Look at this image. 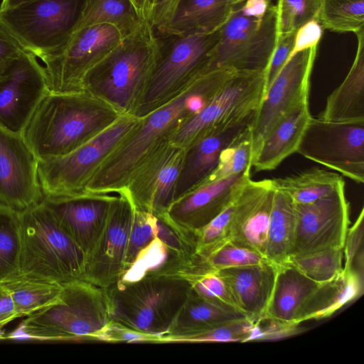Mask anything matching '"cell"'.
Listing matches in <instances>:
<instances>
[{
    "label": "cell",
    "instance_id": "obj_35",
    "mask_svg": "<svg viewBox=\"0 0 364 364\" xmlns=\"http://www.w3.org/2000/svg\"><path fill=\"white\" fill-rule=\"evenodd\" d=\"M316 18L323 29L355 34L363 30L364 0H320Z\"/></svg>",
    "mask_w": 364,
    "mask_h": 364
},
{
    "label": "cell",
    "instance_id": "obj_39",
    "mask_svg": "<svg viewBox=\"0 0 364 364\" xmlns=\"http://www.w3.org/2000/svg\"><path fill=\"white\" fill-rule=\"evenodd\" d=\"M253 324L250 318L240 317L201 332L166 339L163 343H246Z\"/></svg>",
    "mask_w": 364,
    "mask_h": 364
},
{
    "label": "cell",
    "instance_id": "obj_2",
    "mask_svg": "<svg viewBox=\"0 0 364 364\" xmlns=\"http://www.w3.org/2000/svg\"><path fill=\"white\" fill-rule=\"evenodd\" d=\"M122 115L87 91L49 92L34 111L21 134L38 161L77 149Z\"/></svg>",
    "mask_w": 364,
    "mask_h": 364
},
{
    "label": "cell",
    "instance_id": "obj_50",
    "mask_svg": "<svg viewBox=\"0 0 364 364\" xmlns=\"http://www.w3.org/2000/svg\"><path fill=\"white\" fill-rule=\"evenodd\" d=\"M100 341L124 343H155V340L153 338L146 334L121 327L111 322L101 335L100 338Z\"/></svg>",
    "mask_w": 364,
    "mask_h": 364
},
{
    "label": "cell",
    "instance_id": "obj_42",
    "mask_svg": "<svg viewBox=\"0 0 364 364\" xmlns=\"http://www.w3.org/2000/svg\"><path fill=\"white\" fill-rule=\"evenodd\" d=\"M232 200L197 235V253L204 259L215 250L230 241Z\"/></svg>",
    "mask_w": 364,
    "mask_h": 364
},
{
    "label": "cell",
    "instance_id": "obj_49",
    "mask_svg": "<svg viewBox=\"0 0 364 364\" xmlns=\"http://www.w3.org/2000/svg\"><path fill=\"white\" fill-rule=\"evenodd\" d=\"M323 30L317 18H313L301 26L295 33L293 48L287 61L299 52L318 46Z\"/></svg>",
    "mask_w": 364,
    "mask_h": 364
},
{
    "label": "cell",
    "instance_id": "obj_43",
    "mask_svg": "<svg viewBox=\"0 0 364 364\" xmlns=\"http://www.w3.org/2000/svg\"><path fill=\"white\" fill-rule=\"evenodd\" d=\"M155 220L156 215L134 205L124 271L132 264L139 253L156 238Z\"/></svg>",
    "mask_w": 364,
    "mask_h": 364
},
{
    "label": "cell",
    "instance_id": "obj_31",
    "mask_svg": "<svg viewBox=\"0 0 364 364\" xmlns=\"http://www.w3.org/2000/svg\"><path fill=\"white\" fill-rule=\"evenodd\" d=\"M243 316V314L237 311L202 298L191 288L168 333L161 338L159 343H163L168 338L201 332Z\"/></svg>",
    "mask_w": 364,
    "mask_h": 364
},
{
    "label": "cell",
    "instance_id": "obj_34",
    "mask_svg": "<svg viewBox=\"0 0 364 364\" xmlns=\"http://www.w3.org/2000/svg\"><path fill=\"white\" fill-rule=\"evenodd\" d=\"M272 180L274 188L287 193L296 204L313 203L330 194L344 182L340 175L317 168Z\"/></svg>",
    "mask_w": 364,
    "mask_h": 364
},
{
    "label": "cell",
    "instance_id": "obj_55",
    "mask_svg": "<svg viewBox=\"0 0 364 364\" xmlns=\"http://www.w3.org/2000/svg\"><path fill=\"white\" fill-rule=\"evenodd\" d=\"M178 1H179V0H175V6H176V8L177 6V4H178Z\"/></svg>",
    "mask_w": 364,
    "mask_h": 364
},
{
    "label": "cell",
    "instance_id": "obj_53",
    "mask_svg": "<svg viewBox=\"0 0 364 364\" xmlns=\"http://www.w3.org/2000/svg\"><path fill=\"white\" fill-rule=\"evenodd\" d=\"M142 22L153 26V19L158 0H129ZM154 27V26H153Z\"/></svg>",
    "mask_w": 364,
    "mask_h": 364
},
{
    "label": "cell",
    "instance_id": "obj_41",
    "mask_svg": "<svg viewBox=\"0 0 364 364\" xmlns=\"http://www.w3.org/2000/svg\"><path fill=\"white\" fill-rule=\"evenodd\" d=\"M205 260L212 271L259 265L268 261L261 254L230 241L215 250Z\"/></svg>",
    "mask_w": 364,
    "mask_h": 364
},
{
    "label": "cell",
    "instance_id": "obj_54",
    "mask_svg": "<svg viewBox=\"0 0 364 364\" xmlns=\"http://www.w3.org/2000/svg\"><path fill=\"white\" fill-rule=\"evenodd\" d=\"M32 0H2L0 5V10L14 7L23 3H26Z\"/></svg>",
    "mask_w": 364,
    "mask_h": 364
},
{
    "label": "cell",
    "instance_id": "obj_25",
    "mask_svg": "<svg viewBox=\"0 0 364 364\" xmlns=\"http://www.w3.org/2000/svg\"><path fill=\"white\" fill-rule=\"evenodd\" d=\"M245 0H179L170 19L155 29L166 37L210 33L219 30Z\"/></svg>",
    "mask_w": 364,
    "mask_h": 364
},
{
    "label": "cell",
    "instance_id": "obj_48",
    "mask_svg": "<svg viewBox=\"0 0 364 364\" xmlns=\"http://www.w3.org/2000/svg\"><path fill=\"white\" fill-rule=\"evenodd\" d=\"M26 50L0 21V78Z\"/></svg>",
    "mask_w": 364,
    "mask_h": 364
},
{
    "label": "cell",
    "instance_id": "obj_33",
    "mask_svg": "<svg viewBox=\"0 0 364 364\" xmlns=\"http://www.w3.org/2000/svg\"><path fill=\"white\" fill-rule=\"evenodd\" d=\"M10 292L17 318L26 317L55 302L63 286L18 272L0 282Z\"/></svg>",
    "mask_w": 364,
    "mask_h": 364
},
{
    "label": "cell",
    "instance_id": "obj_29",
    "mask_svg": "<svg viewBox=\"0 0 364 364\" xmlns=\"http://www.w3.org/2000/svg\"><path fill=\"white\" fill-rule=\"evenodd\" d=\"M320 284L289 263L277 265L266 316L298 323L301 308Z\"/></svg>",
    "mask_w": 364,
    "mask_h": 364
},
{
    "label": "cell",
    "instance_id": "obj_28",
    "mask_svg": "<svg viewBox=\"0 0 364 364\" xmlns=\"http://www.w3.org/2000/svg\"><path fill=\"white\" fill-rule=\"evenodd\" d=\"M363 292V275L343 268L336 277L318 285L301 308L297 323L330 317Z\"/></svg>",
    "mask_w": 364,
    "mask_h": 364
},
{
    "label": "cell",
    "instance_id": "obj_30",
    "mask_svg": "<svg viewBox=\"0 0 364 364\" xmlns=\"http://www.w3.org/2000/svg\"><path fill=\"white\" fill-rule=\"evenodd\" d=\"M296 225V204L284 191L275 189L267 234L265 257L280 265L290 259Z\"/></svg>",
    "mask_w": 364,
    "mask_h": 364
},
{
    "label": "cell",
    "instance_id": "obj_3",
    "mask_svg": "<svg viewBox=\"0 0 364 364\" xmlns=\"http://www.w3.org/2000/svg\"><path fill=\"white\" fill-rule=\"evenodd\" d=\"M191 289L183 273L118 281L105 288L111 323L146 334L159 343L173 326Z\"/></svg>",
    "mask_w": 364,
    "mask_h": 364
},
{
    "label": "cell",
    "instance_id": "obj_47",
    "mask_svg": "<svg viewBox=\"0 0 364 364\" xmlns=\"http://www.w3.org/2000/svg\"><path fill=\"white\" fill-rule=\"evenodd\" d=\"M296 32L278 38L277 43L266 69L264 92L287 63L293 48Z\"/></svg>",
    "mask_w": 364,
    "mask_h": 364
},
{
    "label": "cell",
    "instance_id": "obj_13",
    "mask_svg": "<svg viewBox=\"0 0 364 364\" xmlns=\"http://www.w3.org/2000/svg\"><path fill=\"white\" fill-rule=\"evenodd\" d=\"M296 152L363 183L364 121L331 122L311 116Z\"/></svg>",
    "mask_w": 364,
    "mask_h": 364
},
{
    "label": "cell",
    "instance_id": "obj_32",
    "mask_svg": "<svg viewBox=\"0 0 364 364\" xmlns=\"http://www.w3.org/2000/svg\"><path fill=\"white\" fill-rule=\"evenodd\" d=\"M142 23L129 0H83L71 34L87 27L109 24L124 38Z\"/></svg>",
    "mask_w": 364,
    "mask_h": 364
},
{
    "label": "cell",
    "instance_id": "obj_10",
    "mask_svg": "<svg viewBox=\"0 0 364 364\" xmlns=\"http://www.w3.org/2000/svg\"><path fill=\"white\" fill-rule=\"evenodd\" d=\"M266 70L237 71L199 112L185 119L170 138L183 149L202 137L253 116L265 89Z\"/></svg>",
    "mask_w": 364,
    "mask_h": 364
},
{
    "label": "cell",
    "instance_id": "obj_23",
    "mask_svg": "<svg viewBox=\"0 0 364 364\" xmlns=\"http://www.w3.org/2000/svg\"><path fill=\"white\" fill-rule=\"evenodd\" d=\"M277 265L262 264L215 271L226 284L237 309L255 322L266 316Z\"/></svg>",
    "mask_w": 364,
    "mask_h": 364
},
{
    "label": "cell",
    "instance_id": "obj_7",
    "mask_svg": "<svg viewBox=\"0 0 364 364\" xmlns=\"http://www.w3.org/2000/svg\"><path fill=\"white\" fill-rule=\"evenodd\" d=\"M164 47L132 115L141 118L179 95L208 70L219 30L183 37L173 36Z\"/></svg>",
    "mask_w": 364,
    "mask_h": 364
},
{
    "label": "cell",
    "instance_id": "obj_38",
    "mask_svg": "<svg viewBox=\"0 0 364 364\" xmlns=\"http://www.w3.org/2000/svg\"><path fill=\"white\" fill-rule=\"evenodd\" d=\"M343 248L331 249L302 256L291 257L289 263L311 279L323 283L343 269Z\"/></svg>",
    "mask_w": 364,
    "mask_h": 364
},
{
    "label": "cell",
    "instance_id": "obj_26",
    "mask_svg": "<svg viewBox=\"0 0 364 364\" xmlns=\"http://www.w3.org/2000/svg\"><path fill=\"white\" fill-rule=\"evenodd\" d=\"M311 117L309 99L285 113L262 141L252 166L256 171L275 169L285 159L296 152L305 127Z\"/></svg>",
    "mask_w": 364,
    "mask_h": 364
},
{
    "label": "cell",
    "instance_id": "obj_40",
    "mask_svg": "<svg viewBox=\"0 0 364 364\" xmlns=\"http://www.w3.org/2000/svg\"><path fill=\"white\" fill-rule=\"evenodd\" d=\"M278 38L316 18L320 0H277Z\"/></svg>",
    "mask_w": 364,
    "mask_h": 364
},
{
    "label": "cell",
    "instance_id": "obj_24",
    "mask_svg": "<svg viewBox=\"0 0 364 364\" xmlns=\"http://www.w3.org/2000/svg\"><path fill=\"white\" fill-rule=\"evenodd\" d=\"M253 117L219 129L202 137L185 150L175 200L206 180L216 167L221 151L250 124Z\"/></svg>",
    "mask_w": 364,
    "mask_h": 364
},
{
    "label": "cell",
    "instance_id": "obj_14",
    "mask_svg": "<svg viewBox=\"0 0 364 364\" xmlns=\"http://www.w3.org/2000/svg\"><path fill=\"white\" fill-rule=\"evenodd\" d=\"M296 232L291 257L343 248L349 225V203L345 194V182L313 203L296 204Z\"/></svg>",
    "mask_w": 364,
    "mask_h": 364
},
{
    "label": "cell",
    "instance_id": "obj_22",
    "mask_svg": "<svg viewBox=\"0 0 364 364\" xmlns=\"http://www.w3.org/2000/svg\"><path fill=\"white\" fill-rule=\"evenodd\" d=\"M274 191L272 179L242 185L232 200L230 242L265 257Z\"/></svg>",
    "mask_w": 364,
    "mask_h": 364
},
{
    "label": "cell",
    "instance_id": "obj_46",
    "mask_svg": "<svg viewBox=\"0 0 364 364\" xmlns=\"http://www.w3.org/2000/svg\"><path fill=\"white\" fill-rule=\"evenodd\" d=\"M364 210L351 228H348L343 245L344 269H353L363 275Z\"/></svg>",
    "mask_w": 364,
    "mask_h": 364
},
{
    "label": "cell",
    "instance_id": "obj_27",
    "mask_svg": "<svg viewBox=\"0 0 364 364\" xmlns=\"http://www.w3.org/2000/svg\"><path fill=\"white\" fill-rule=\"evenodd\" d=\"M358 46L343 81L327 97L319 118L331 122L364 121V30L355 33Z\"/></svg>",
    "mask_w": 364,
    "mask_h": 364
},
{
    "label": "cell",
    "instance_id": "obj_21",
    "mask_svg": "<svg viewBox=\"0 0 364 364\" xmlns=\"http://www.w3.org/2000/svg\"><path fill=\"white\" fill-rule=\"evenodd\" d=\"M119 191H86L55 200H43L86 257L95 249Z\"/></svg>",
    "mask_w": 364,
    "mask_h": 364
},
{
    "label": "cell",
    "instance_id": "obj_36",
    "mask_svg": "<svg viewBox=\"0 0 364 364\" xmlns=\"http://www.w3.org/2000/svg\"><path fill=\"white\" fill-rule=\"evenodd\" d=\"M21 252L20 212L0 205V282L18 272Z\"/></svg>",
    "mask_w": 364,
    "mask_h": 364
},
{
    "label": "cell",
    "instance_id": "obj_17",
    "mask_svg": "<svg viewBox=\"0 0 364 364\" xmlns=\"http://www.w3.org/2000/svg\"><path fill=\"white\" fill-rule=\"evenodd\" d=\"M49 92L44 67L24 51L0 78V125L21 134Z\"/></svg>",
    "mask_w": 364,
    "mask_h": 364
},
{
    "label": "cell",
    "instance_id": "obj_1",
    "mask_svg": "<svg viewBox=\"0 0 364 364\" xmlns=\"http://www.w3.org/2000/svg\"><path fill=\"white\" fill-rule=\"evenodd\" d=\"M235 71L218 68L195 79L183 92L146 116L122 139L88 183L86 191H122L134 171L178 126L202 109Z\"/></svg>",
    "mask_w": 364,
    "mask_h": 364
},
{
    "label": "cell",
    "instance_id": "obj_37",
    "mask_svg": "<svg viewBox=\"0 0 364 364\" xmlns=\"http://www.w3.org/2000/svg\"><path fill=\"white\" fill-rule=\"evenodd\" d=\"M252 163V137L249 125L223 149L216 167L203 183L251 170Z\"/></svg>",
    "mask_w": 364,
    "mask_h": 364
},
{
    "label": "cell",
    "instance_id": "obj_6",
    "mask_svg": "<svg viewBox=\"0 0 364 364\" xmlns=\"http://www.w3.org/2000/svg\"><path fill=\"white\" fill-rule=\"evenodd\" d=\"M20 219L18 273L62 286L85 279V254L46 203L20 212Z\"/></svg>",
    "mask_w": 364,
    "mask_h": 364
},
{
    "label": "cell",
    "instance_id": "obj_20",
    "mask_svg": "<svg viewBox=\"0 0 364 364\" xmlns=\"http://www.w3.org/2000/svg\"><path fill=\"white\" fill-rule=\"evenodd\" d=\"M134 210L127 194L119 191L104 230L87 259L85 280L105 289L119 279L124 269Z\"/></svg>",
    "mask_w": 364,
    "mask_h": 364
},
{
    "label": "cell",
    "instance_id": "obj_4",
    "mask_svg": "<svg viewBox=\"0 0 364 364\" xmlns=\"http://www.w3.org/2000/svg\"><path fill=\"white\" fill-rule=\"evenodd\" d=\"M161 48L154 28L142 23L87 74L83 90L122 114L132 115L159 58Z\"/></svg>",
    "mask_w": 364,
    "mask_h": 364
},
{
    "label": "cell",
    "instance_id": "obj_12",
    "mask_svg": "<svg viewBox=\"0 0 364 364\" xmlns=\"http://www.w3.org/2000/svg\"><path fill=\"white\" fill-rule=\"evenodd\" d=\"M113 26L100 24L72 33L53 54L41 59L50 92L82 91L87 74L122 41Z\"/></svg>",
    "mask_w": 364,
    "mask_h": 364
},
{
    "label": "cell",
    "instance_id": "obj_11",
    "mask_svg": "<svg viewBox=\"0 0 364 364\" xmlns=\"http://www.w3.org/2000/svg\"><path fill=\"white\" fill-rule=\"evenodd\" d=\"M83 0H32L0 10V21L41 60L69 38Z\"/></svg>",
    "mask_w": 364,
    "mask_h": 364
},
{
    "label": "cell",
    "instance_id": "obj_51",
    "mask_svg": "<svg viewBox=\"0 0 364 364\" xmlns=\"http://www.w3.org/2000/svg\"><path fill=\"white\" fill-rule=\"evenodd\" d=\"M16 318L14 304L9 290L0 283V339L4 338L2 328Z\"/></svg>",
    "mask_w": 364,
    "mask_h": 364
},
{
    "label": "cell",
    "instance_id": "obj_44",
    "mask_svg": "<svg viewBox=\"0 0 364 364\" xmlns=\"http://www.w3.org/2000/svg\"><path fill=\"white\" fill-rule=\"evenodd\" d=\"M186 276L191 282L192 289L198 295L221 306L240 312L235 307L225 283L215 271Z\"/></svg>",
    "mask_w": 364,
    "mask_h": 364
},
{
    "label": "cell",
    "instance_id": "obj_19",
    "mask_svg": "<svg viewBox=\"0 0 364 364\" xmlns=\"http://www.w3.org/2000/svg\"><path fill=\"white\" fill-rule=\"evenodd\" d=\"M251 170L204 183L176 200L160 218L190 242L197 244L198 232L233 200Z\"/></svg>",
    "mask_w": 364,
    "mask_h": 364
},
{
    "label": "cell",
    "instance_id": "obj_8",
    "mask_svg": "<svg viewBox=\"0 0 364 364\" xmlns=\"http://www.w3.org/2000/svg\"><path fill=\"white\" fill-rule=\"evenodd\" d=\"M139 118L122 115L95 137L65 155L38 161V176L43 200H55L86 192L97 170Z\"/></svg>",
    "mask_w": 364,
    "mask_h": 364
},
{
    "label": "cell",
    "instance_id": "obj_45",
    "mask_svg": "<svg viewBox=\"0 0 364 364\" xmlns=\"http://www.w3.org/2000/svg\"><path fill=\"white\" fill-rule=\"evenodd\" d=\"M305 331L300 323L285 322L266 316L254 322L246 342L274 341L299 335Z\"/></svg>",
    "mask_w": 364,
    "mask_h": 364
},
{
    "label": "cell",
    "instance_id": "obj_9",
    "mask_svg": "<svg viewBox=\"0 0 364 364\" xmlns=\"http://www.w3.org/2000/svg\"><path fill=\"white\" fill-rule=\"evenodd\" d=\"M277 40L276 4H272L262 17L245 14L240 4L219 29L208 70H266Z\"/></svg>",
    "mask_w": 364,
    "mask_h": 364
},
{
    "label": "cell",
    "instance_id": "obj_5",
    "mask_svg": "<svg viewBox=\"0 0 364 364\" xmlns=\"http://www.w3.org/2000/svg\"><path fill=\"white\" fill-rule=\"evenodd\" d=\"M110 322L105 289L82 279L63 285L55 302L26 316L4 338L100 341Z\"/></svg>",
    "mask_w": 364,
    "mask_h": 364
},
{
    "label": "cell",
    "instance_id": "obj_15",
    "mask_svg": "<svg viewBox=\"0 0 364 364\" xmlns=\"http://www.w3.org/2000/svg\"><path fill=\"white\" fill-rule=\"evenodd\" d=\"M317 49L318 46H315L291 58L264 92L250 124L252 161L262 139L273 125L297 104L309 99Z\"/></svg>",
    "mask_w": 364,
    "mask_h": 364
},
{
    "label": "cell",
    "instance_id": "obj_52",
    "mask_svg": "<svg viewBox=\"0 0 364 364\" xmlns=\"http://www.w3.org/2000/svg\"><path fill=\"white\" fill-rule=\"evenodd\" d=\"M175 9V0H158L153 19L154 29L167 22Z\"/></svg>",
    "mask_w": 364,
    "mask_h": 364
},
{
    "label": "cell",
    "instance_id": "obj_16",
    "mask_svg": "<svg viewBox=\"0 0 364 364\" xmlns=\"http://www.w3.org/2000/svg\"><path fill=\"white\" fill-rule=\"evenodd\" d=\"M185 149L167 140L134 171L122 190L134 205L159 218L175 200Z\"/></svg>",
    "mask_w": 364,
    "mask_h": 364
},
{
    "label": "cell",
    "instance_id": "obj_18",
    "mask_svg": "<svg viewBox=\"0 0 364 364\" xmlns=\"http://www.w3.org/2000/svg\"><path fill=\"white\" fill-rule=\"evenodd\" d=\"M38 164L22 134L0 125V205L21 212L42 202Z\"/></svg>",
    "mask_w": 364,
    "mask_h": 364
}]
</instances>
